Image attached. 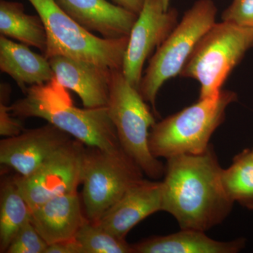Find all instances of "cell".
I'll return each mask as SVG.
<instances>
[{"instance_id": "cell-1", "label": "cell", "mask_w": 253, "mask_h": 253, "mask_svg": "<svg viewBox=\"0 0 253 253\" xmlns=\"http://www.w3.org/2000/svg\"><path fill=\"white\" fill-rule=\"evenodd\" d=\"M223 168L212 145L197 155L167 159L163 179V211L181 229L210 230L225 220L234 207L223 186Z\"/></svg>"}, {"instance_id": "cell-2", "label": "cell", "mask_w": 253, "mask_h": 253, "mask_svg": "<svg viewBox=\"0 0 253 253\" xmlns=\"http://www.w3.org/2000/svg\"><path fill=\"white\" fill-rule=\"evenodd\" d=\"M24 94L9 106L14 117L42 118L86 146L107 150L121 147L107 106L76 107L67 89L55 78L29 86Z\"/></svg>"}, {"instance_id": "cell-3", "label": "cell", "mask_w": 253, "mask_h": 253, "mask_svg": "<svg viewBox=\"0 0 253 253\" xmlns=\"http://www.w3.org/2000/svg\"><path fill=\"white\" fill-rule=\"evenodd\" d=\"M237 94L222 90L212 99H199L188 107L156 123L150 129L149 146L155 158L197 155L207 151L213 133L225 119L226 109Z\"/></svg>"}, {"instance_id": "cell-4", "label": "cell", "mask_w": 253, "mask_h": 253, "mask_svg": "<svg viewBox=\"0 0 253 253\" xmlns=\"http://www.w3.org/2000/svg\"><path fill=\"white\" fill-rule=\"evenodd\" d=\"M253 47V28L215 23L202 37L179 76L199 82V99L219 96L229 75Z\"/></svg>"}, {"instance_id": "cell-5", "label": "cell", "mask_w": 253, "mask_h": 253, "mask_svg": "<svg viewBox=\"0 0 253 253\" xmlns=\"http://www.w3.org/2000/svg\"><path fill=\"white\" fill-rule=\"evenodd\" d=\"M108 111L121 147L151 179L164 175L165 166L151 153L150 129L154 115L139 89L126 80L122 68L111 69Z\"/></svg>"}, {"instance_id": "cell-6", "label": "cell", "mask_w": 253, "mask_h": 253, "mask_svg": "<svg viewBox=\"0 0 253 253\" xmlns=\"http://www.w3.org/2000/svg\"><path fill=\"white\" fill-rule=\"evenodd\" d=\"M45 27L44 56H64L110 69L122 68L128 37L106 39L93 35L68 16L56 0H28Z\"/></svg>"}, {"instance_id": "cell-7", "label": "cell", "mask_w": 253, "mask_h": 253, "mask_svg": "<svg viewBox=\"0 0 253 253\" xmlns=\"http://www.w3.org/2000/svg\"><path fill=\"white\" fill-rule=\"evenodd\" d=\"M217 13L212 0L196 1L149 60L139 91L155 113L160 89L169 79L180 75L200 40L216 23Z\"/></svg>"}, {"instance_id": "cell-8", "label": "cell", "mask_w": 253, "mask_h": 253, "mask_svg": "<svg viewBox=\"0 0 253 253\" xmlns=\"http://www.w3.org/2000/svg\"><path fill=\"white\" fill-rule=\"evenodd\" d=\"M144 173L122 147L104 149L86 146L83 156V201L86 217L99 221Z\"/></svg>"}, {"instance_id": "cell-9", "label": "cell", "mask_w": 253, "mask_h": 253, "mask_svg": "<svg viewBox=\"0 0 253 253\" xmlns=\"http://www.w3.org/2000/svg\"><path fill=\"white\" fill-rule=\"evenodd\" d=\"M84 148L81 141L71 139L29 175L14 177L31 211L56 196L77 191Z\"/></svg>"}, {"instance_id": "cell-10", "label": "cell", "mask_w": 253, "mask_h": 253, "mask_svg": "<svg viewBox=\"0 0 253 253\" xmlns=\"http://www.w3.org/2000/svg\"><path fill=\"white\" fill-rule=\"evenodd\" d=\"M177 23L176 9H165L161 0H144L128 37L122 67L126 80L138 89L145 62L167 39Z\"/></svg>"}, {"instance_id": "cell-11", "label": "cell", "mask_w": 253, "mask_h": 253, "mask_svg": "<svg viewBox=\"0 0 253 253\" xmlns=\"http://www.w3.org/2000/svg\"><path fill=\"white\" fill-rule=\"evenodd\" d=\"M71 139L68 133L50 123L25 129L0 141V163L13 168L19 175L28 176Z\"/></svg>"}, {"instance_id": "cell-12", "label": "cell", "mask_w": 253, "mask_h": 253, "mask_svg": "<svg viewBox=\"0 0 253 253\" xmlns=\"http://www.w3.org/2000/svg\"><path fill=\"white\" fill-rule=\"evenodd\" d=\"M162 181L143 179L129 188L96 224L121 239L151 214L163 211Z\"/></svg>"}, {"instance_id": "cell-13", "label": "cell", "mask_w": 253, "mask_h": 253, "mask_svg": "<svg viewBox=\"0 0 253 253\" xmlns=\"http://www.w3.org/2000/svg\"><path fill=\"white\" fill-rule=\"evenodd\" d=\"M48 59L56 81L76 93L84 108L108 106L111 69L68 56Z\"/></svg>"}, {"instance_id": "cell-14", "label": "cell", "mask_w": 253, "mask_h": 253, "mask_svg": "<svg viewBox=\"0 0 253 253\" xmlns=\"http://www.w3.org/2000/svg\"><path fill=\"white\" fill-rule=\"evenodd\" d=\"M61 9L92 33L106 39L129 37L138 15L107 0H56Z\"/></svg>"}, {"instance_id": "cell-15", "label": "cell", "mask_w": 253, "mask_h": 253, "mask_svg": "<svg viewBox=\"0 0 253 253\" xmlns=\"http://www.w3.org/2000/svg\"><path fill=\"white\" fill-rule=\"evenodd\" d=\"M87 218L77 191L49 200L31 211V222L48 245L76 238Z\"/></svg>"}, {"instance_id": "cell-16", "label": "cell", "mask_w": 253, "mask_h": 253, "mask_svg": "<svg viewBox=\"0 0 253 253\" xmlns=\"http://www.w3.org/2000/svg\"><path fill=\"white\" fill-rule=\"evenodd\" d=\"M240 238L219 241L208 237L205 231L181 229L166 236H154L132 244L134 253H236L246 247Z\"/></svg>"}, {"instance_id": "cell-17", "label": "cell", "mask_w": 253, "mask_h": 253, "mask_svg": "<svg viewBox=\"0 0 253 253\" xmlns=\"http://www.w3.org/2000/svg\"><path fill=\"white\" fill-rule=\"evenodd\" d=\"M28 46L0 36V70L14 80L23 93L27 85L44 84L54 78L49 59Z\"/></svg>"}, {"instance_id": "cell-18", "label": "cell", "mask_w": 253, "mask_h": 253, "mask_svg": "<svg viewBox=\"0 0 253 253\" xmlns=\"http://www.w3.org/2000/svg\"><path fill=\"white\" fill-rule=\"evenodd\" d=\"M0 33L45 54L47 36L42 20L38 14H26L21 3L0 1Z\"/></svg>"}, {"instance_id": "cell-19", "label": "cell", "mask_w": 253, "mask_h": 253, "mask_svg": "<svg viewBox=\"0 0 253 253\" xmlns=\"http://www.w3.org/2000/svg\"><path fill=\"white\" fill-rule=\"evenodd\" d=\"M31 219V208L14 178L5 179L0 193V252H6L18 231Z\"/></svg>"}, {"instance_id": "cell-20", "label": "cell", "mask_w": 253, "mask_h": 253, "mask_svg": "<svg viewBox=\"0 0 253 253\" xmlns=\"http://www.w3.org/2000/svg\"><path fill=\"white\" fill-rule=\"evenodd\" d=\"M223 186L234 203L253 211V156L246 149L236 155L232 164L223 169Z\"/></svg>"}, {"instance_id": "cell-21", "label": "cell", "mask_w": 253, "mask_h": 253, "mask_svg": "<svg viewBox=\"0 0 253 253\" xmlns=\"http://www.w3.org/2000/svg\"><path fill=\"white\" fill-rule=\"evenodd\" d=\"M76 241L83 253H134L132 244L116 237L96 223L86 219L78 234Z\"/></svg>"}, {"instance_id": "cell-22", "label": "cell", "mask_w": 253, "mask_h": 253, "mask_svg": "<svg viewBox=\"0 0 253 253\" xmlns=\"http://www.w3.org/2000/svg\"><path fill=\"white\" fill-rule=\"evenodd\" d=\"M48 244L28 221L14 236L6 253H44Z\"/></svg>"}, {"instance_id": "cell-23", "label": "cell", "mask_w": 253, "mask_h": 253, "mask_svg": "<svg viewBox=\"0 0 253 253\" xmlns=\"http://www.w3.org/2000/svg\"><path fill=\"white\" fill-rule=\"evenodd\" d=\"M11 87L6 83L0 86V134L4 137L18 135L25 130L21 119L14 117L9 109Z\"/></svg>"}, {"instance_id": "cell-24", "label": "cell", "mask_w": 253, "mask_h": 253, "mask_svg": "<svg viewBox=\"0 0 253 253\" xmlns=\"http://www.w3.org/2000/svg\"><path fill=\"white\" fill-rule=\"evenodd\" d=\"M221 19L253 29V0H233L221 14Z\"/></svg>"}, {"instance_id": "cell-25", "label": "cell", "mask_w": 253, "mask_h": 253, "mask_svg": "<svg viewBox=\"0 0 253 253\" xmlns=\"http://www.w3.org/2000/svg\"><path fill=\"white\" fill-rule=\"evenodd\" d=\"M44 253H83V251L78 241L73 239L48 245Z\"/></svg>"}, {"instance_id": "cell-26", "label": "cell", "mask_w": 253, "mask_h": 253, "mask_svg": "<svg viewBox=\"0 0 253 253\" xmlns=\"http://www.w3.org/2000/svg\"><path fill=\"white\" fill-rule=\"evenodd\" d=\"M112 1L115 4L129 10L137 15L142 9L144 2V0H112Z\"/></svg>"}, {"instance_id": "cell-27", "label": "cell", "mask_w": 253, "mask_h": 253, "mask_svg": "<svg viewBox=\"0 0 253 253\" xmlns=\"http://www.w3.org/2000/svg\"><path fill=\"white\" fill-rule=\"evenodd\" d=\"M162 1L163 7L166 10L169 9V2H170V0H161Z\"/></svg>"}, {"instance_id": "cell-28", "label": "cell", "mask_w": 253, "mask_h": 253, "mask_svg": "<svg viewBox=\"0 0 253 253\" xmlns=\"http://www.w3.org/2000/svg\"><path fill=\"white\" fill-rule=\"evenodd\" d=\"M251 152H252L253 156V148L251 149Z\"/></svg>"}]
</instances>
